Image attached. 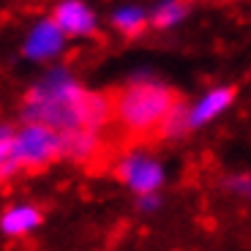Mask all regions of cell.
<instances>
[{
	"mask_svg": "<svg viewBox=\"0 0 251 251\" xmlns=\"http://www.w3.org/2000/svg\"><path fill=\"white\" fill-rule=\"evenodd\" d=\"M63 158V134L44 123L25 120L22 131H14V161L17 172H41Z\"/></svg>",
	"mask_w": 251,
	"mask_h": 251,
	"instance_id": "3957f363",
	"label": "cell"
},
{
	"mask_svg": "<svg viewBox=\"0 0 251 251\" xmlns=\"http://www.w3.org/2000/svg\"><path fill=\"white\" fill-rule=\"evenodd\" d=\"M235 99V88H226V90H213V93L202 99L194 109H188V128H194V126H202L207 123L210 118L221 112V109L229 107V101Z\"/></svg>",
	"mask_w": 251,
	"mask_h": 251,
	"instance_id": "52a82bcc",
	"label": "cell"
},
{
	"mask_svg": "<svg viewBox=\"0 0 251 251\" xmlns=\"http://www.w3.org/2000/svg\"><path fill=\"white\" fill-rule=\"evenodd\" d=\"M112 139L120 151L177 137L188 128V101L177 90L134 82L112 90Z\"/></svg>",
	"mask_w": 251,
	"mask_h": 251,
	"instance_id": "6da1fadb",
	"label": "cell"
},
{
	"mask_svg": "<svg viewBox=\"0 0 251 251\" xmlns=\"http://www.w3.org/2000/svg\"><path fill=\"white\" fill-rule=\"evenodd\" d=\"M63 47V30L55 25V22H41V25L33 30L30 41L25 47L27 57H36V60H44V57H52L57 50Z\"/></svg>",
	"mask_w": 251,
	"mask_h": 251,
	"instance_id": "8992f818",
	"label": "cell"
},
{
	"mask_svg": "<svg viewBox=\"0 0 251 251\" xmlns=\"http://www.w3.org/2000/svg\"><path fill=\"white\" fill-rule=\"evenodd\" d=\"M57 27L63 33H71V36H93L96 33V19L90 14L88 6H82L76 0H66L55 8V17H52Z\"/></svg>",
	"mask_w": 251,
	"mask_h": 251,
	"instance_id": "277c9868",
	"label": "cell"
},
{
	"mask_svg": "<svg viewBox=\"0 0 251 251\" xmlns=\"http://www.w3.org/2000/svg\"><path fill=\"white\" fill-rule=\"evenodd\" d=\"M17 175V161H14V128L0 123V180Z\"/></svg>",
	"mask_w": 251,
	"mask_h": 251,
	"instance_id": "30bf717a",
	"label": "cell"
},
{
	"mask_svg": "<svg viewBox=\"0 0 251 251\" xmlns=\"http://www.w3.org/2000/svg\"><path fill=\"white\" fill-rule=\"evenodd\" d=\"M118 172L139 194H153L161 186V170H158V164L148 161V158H128L118 167Z\"/></svg>",
	"mask_w": 251,
	"mask_h": 251,
	"instance_id": "5b68a950",
	"label": "cell"
},
{
	"mask_svg": "<svg viewBox=\"0 0 251 251\" xmlns=\"http://www.w3.org/2000/svg\"><path fill=\"white\" fill-rule=\"evenodd\" d=\"M186 8H188V0H170V3H164L148 22H153L156 27H170V25H175L177 19H183Z\"/></svg>",
	"mask_w": 251,
	"mask_h": 251,
	"instance_id": "8fae6325",
	"label": "cell"
},
{
	"mask_svg": "<svg viewBox=\"0 0 251 251\" xmlns=\"http://www.w3.org/2000/svg\"><path fill=\"white\" fill-rule=\"evenodd\" d=\"M22 118L44 123L55 131H109L112 126V90L90 93L63 74L38 82L25 96Z\"/></svg>",
	"mask_w": 251,
	"mask_h": 251,
	"instance_id": "7a4b0ae2",
	"label": "cell"
},
{
	"mask_svg": "<svg viewBox=\"0 0 251 251\" xmlns=\"http://www.w3.org/2000/svg\"><path fill=\"white\" fill-rule=\"evenodd\" d=\"M112 25L118 27L126 38H137V36H142L145 27H148V17H145L142 11H137V8H126V11L115 14Z\"/></svg>",
	"mask_w": 251,
	"mask_h": 251,
	"instance_id": "9c48e42d",
	"label": "cell"
},
{
	"mask_svg": "<svg viewBox=\"0 0 251 251\" xmlns=\"http://www.w3.org/2000/svg\"><path fill=\"white\" fill-rule=\"evenodd\" d=\"M38 224H41V213L36 207H14L3 216V232L6 235H22Z\"/></svg>",
	"mask_w": 251,
	"mask_h": 251,
	"instance_id": "ba28073f",
	"label": "cell"
}]
</instances>
